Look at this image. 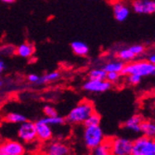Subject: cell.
Instances as JSON below:
<instances>
[{"mask_svg":"<svg viewBox=\"0 0 155 155\" xmlns=\"http://www.w3.org/2000/svg\"><path fill=\"white\" fill-rule=\"evenodd\" d=\"M95 110V106L91 101H83L69 112L65 121L71 124H83Z\"/></svg>","mask_w":155,"mask_h":155,"instance_id":"6da1fadb","label":"cell"},{"mask_svg":"<svg viewBox=\"0 0 155 155\" xmlns=\"http://www.w3.org/2000/svg\"><path fill=\"white\" fill-rule=\"evenodd\" d=\"M123 75L137 74L140 77H147L155 74V65L150 63L148 61H137L128 64H124L120 73Z\"/></svg>","mask_w":155,"mask_h":155,"instance_id":"7a4b0ae2","label":"cell"},{"mask_svg":"<svg viewBox=\"0 0 155 155\" xmlns=\"http://www.w3.org/2000/svg\"><path fill=\"white\" fill-rule=\"evenodd\" d=\"M104 139L105 136L100 125H93L84 127V142L89 150H92L98 144H101Z\"/></svg>","mask_w":155,"mask_h":155,"instance_id":"3957f363","label":"cell"},{"mask_svg":"<svg viewBox=\"0 0 155 155\" xmlns=\"http://www.w3.org/2000/svg\"><path fill=\"white\" fill-rule=\"evenodd\" d=\"M155 141L154 138L141 136L133 140L131 155H154Z\"/></svg>","mask_w":155,"mask_h":155,"instance_id":"277c9868","label":"cell"},{"mask_svg":"<svg viewBox=\"0 0 155 155\" xmlns=\"http://www.w3.org/2000/svg\"><path fill=\"white\" fill-rule=\"evenodd\" d=\"M18 137L22 142L27 144H30L37 140L35 123L28 120L21 123L18 129Z\"/></svg>","mask_w":155,"mask_h":155,"instance_id":"5b68a950","label":"cell"},{"mask_svg":"<svg viewBox=\"0 0 155 155\" xmlns=\"http://www.w3.org/2000/svg\"><path fill=\"white\" fill-rule=\"evenodd\" d=\"M133 140L124 137L111 138V154L112 155H131Z\"/></svg>","mask_w":155,"mask_h":155,"instance_id":"8992f818","label":"cell"},{"mask_svg":"<svg viewBox=\"0 0 155 155\" xmlns=\"http://www.w3.org/2000/svg\"><path fill=\"white\" fill-rule=\"evenodd\" d=\"M25 150L24 146L16 140H7L0 143V155H23Z\"/></svg>","mask_w":155,"mask_h":155,"instance_id":"52a82bcc","label":"cell"},{"mask_svg":"<svg viewBox=\"0 0 155 155\" xmlns=\"http://www.w3.org/2000/svg\"><path fill=\"white\" fill-rule=\"evenodd\" d=\"M111 83L105 80L100 79H89L84 84L83 88L87 92L93 93H103L111 88Z\"/></svg>","mask_w":155,"mask_h":155,"instance_id":"ba28073f","label":"cell"},{"mask_svg":"<svg viewBox=\"0 0 155 155\" xmlns=\"http://www.w3.org/2000/svg\"><path fill=\"white\" fill-rule=\"evenodd\" d=\"M44 153L48 155H69L71 149L61 141H51L48 143L44 149Z\"/></svg>","mask_w":155,"mask_h":155,"instance_id":"9c48e42d","label":"cell"},{"mask_svg":"<svg viewBox=\"0 0 155 155\" xmlns=\"http://www.w3.org/2000/svg\"><path fill=\"white\" fill-rule=\"evenodd\" d=\"M35 130H36V137L37 140L41 142H48L52 139L53 132L50 125L42 123L40 120H37L35 123Z\"/></svg>","mask_w":155,"mask_h":155,"instance_id":"30bf717a","label":"cell"},{"mask_svg":"<svg viewBox=\"0 0 155 155\" xmlns=\"http://www.w3.org/2000/svg\"><path fill=\"white\" fill-rule=\"evenodd\" d=\"M132 9L137 14H153L155 12V2L153 0H135Z\"/></svg>","mask_w":155,"mask_h":155,"instance_id":"8fae6325","label":"cell"},{"mask_svg":"<svg viewBox=\"0 0 155 155\" xmlns=\"http://www.w3.org/2000/svg\"><path fill=\"white\" fill-rule=\"evenodd\" d=\"M112 11L115 20L119 22H124L129 16L130 8L123 1H116L112 4Z\"/></svg>","mask_w":155,"mask_h":155,"instance_id":"7c38bea8","label":"cell"},{"mask_svg":"<svg viewBox=\"0 0 155 155\" xmlns=\"http://www.w3.org/2000/svg\"><path fill=\"white\" fill-rule=\"evenodd\" d=\"M143 121V117L139 114H135L128 118L124 124V127L135 133H140V124Z\"/></svg>","mask_w":155,"mask_h":155,"instance_id":"4fadbf2b","label":"cell"},{"mask_svg":"<svg viewBox=\"0 0 155 155\" xmlns=\"http://www.w3.org/2000/svg\"><path fill=\"white\" fill-rule=\"evenodd\" d=\"M111 138L112 137H105L103 141L98 144L96 148L91 150L92 154L95 155H110L111 154Z\"/></svg>","mask_w":155,"mask_h":155,"instance_id":"5bb4252c","label":"cell"},{"mask_svg":"<svg viewBox=\"0 0 155 155\" xmlns=\"http://www.w3.org/2000/svg\"><path fill=\"white\" fill-rule=\"evenodd\" d=\"M140 133L148 137L154 138L155 137V124L151 120H144L140 124Z\"/></svg>","mask_w":155,"mask_h":155,"instance_id":"9a60e30c","label":"cell"},{"mask_svg":"<svg viewBox=\"0 0 155 155\" xmlns=\"http://www.w3.org/2000/svg\"><path fill=\"white\" fill-rule=\"evenodd\" d=\"M72 49L74 51V54H76L77 56H81V57H84V56H87L89 52V48L88 46L84 43V42L81 41H74L71 44Z\"/></svg>","mask_w":155,"mask_h":155,"instance_id":"2e32d148","label":"cell"},{"mask_svg":"<svg viewBox=\"0 0 155 155\" xmlns=\"http://www.w3.org/2000/svg\"><path fill=\"white\" fill-rule=\"evenodd\" d=\"M34 46L28 43H22L16 48V53L21 58H30L34 54Z\"/></svg>","mask_w":155,"mask_h":155,"instance_id":"e0dca14e","label":"cell"},{"mask_svg":"<svg viewBox=\"0 0 155 155\" xmlns=\"http://www.w3.org/2000/svg\"><path fill=\"white\" fill-rule=\"evenodd\" d=\"M124 62L123 61H110L108 62L106 65H104L102 67V69L104 71L108 72H116V73H121V71L123 70L124 66Z\"/></svg>","mask_w":155,"mask_h":155,"instance_id":"ac0fdd59","label":"cell"},{"mask_svg":"<svg viewBox=\"0 0 155 155\" xmlns=\"http://www.w3.org/2000/svg\"><path fill=\"white\" fill-rule=\"evenodd\" d=\"M61 77V74L59 72H52V73H48L42 76H39V79L37 81V83L35 84H44L47 83H51L54 82L56 80H58Z\"/></svg>","mask_w":155,"mask_h":155,"instance_id":"d6986e66","label":"cell"},{"mask_svg":"<svg viewBox=\"0 0 155 155\" xmlns=\"http://www.w3.org/2000/svg\"><path fill=\"white\" fill-rule=\"evenodd\" d=\"M42 123H45L48 125H61L65 124V118L56 115V116H45L44 118L39 119Z\"/></svg>","mask_w":155,"mask_h":155,"instance_id":"ffe728a7","label":"cell"},{"mask_svg":"<svg viewBox=\"0 0 155 155\" xmlns=\"http://www.w3.org/2000/svg\"><path fill=\"white\" fill-rule=\"evenodd\" d=\"M101 120V115L95 110L87 117V119L84 122L83 124H84V127H87V126H93V125H100Z\"/></svg>","mask_w":155,"mask_h":155,"instance_id":"44dd1931","label":"cell"},{"mask_svg":"<svg viewBox=\"0 0 155 155\" xmlns=\"http://www.w3.org/2000/svg\"><path fill=\"white\" fill-rule=\"evenodd\" d=\"M117 57L120 61H134L137 56L135 54L132 53V51L129 48H124L122 50H120L117 54Z\"/></svg>","mask_w":155,"mask_h":155,"instance_id":"7402d4cb","label":"cell"},{"mask_svg":"<svg viewBox=\"0 0 155 155\" xmlns=\"http://www.w3.org/2000/svg\"><path fill=\"white\" fill-rule=\"evenodd\" d=\"M5 119L7 122L12 124H21L27 120V118L24 115L18 114V112H10V114H8Z\"/></svg>","mask_w":155,"mask_h":155,"instance_id":"603a6c76","label":"cell"},{"mask_svg":"<svg viewBox=\"0 0 155 155\" xmlns=\"http://www.w3.org/2000/svg\"><path fill=\"white\" fill-rule=\"evenodd\" d=\"M107 75V72L104 71L102 68L101 69H94L89 73V79H100L105 80Z\"/></svg>","mask_w":155,"mask_h":155,"instance_id":"cb8c5ba5","label":"cell"},{"mask_svg":"<svg viewBox=\"0 0 155 155\" xmlns=\"http://www.w3.org/2000/svg\"><path fill=\"white\" fill-rule=\"evenodd\" d=\"M129 49L132 51L133 54H135L136 56H140L142 55L144 52H145V46L143 45H133L129 48Z\"/></svg>","mask_w":155,"mask_h":155,"instance_id":"d4e9b609","label":"cell"},{"mask_svg":"<svg viewBox=\"0 0 155 155\" xmlns=\"http://www.w3.org/2000/svg\"><path fill=\"white\" fill-rule=\"evenodd\" d=\"M119 78H120V73H116V72H108L106 75V80L111 84L116 83L119 80Z\"/></svg>","mask_w":155,"mask_h":155,"instance_id":"484cf974","label":"cell"},{"mask_svg":"<svg viewBox=\"0 0 155 155\" xmlns=\"http://www.w3.org/2000/svg\"><path fill=\"white\" fill-rule=\"evenodd\" d=\"M43 111L46 116H56L58 115V112L56 110V109L50 105H46L44 106V109H43Z\"/></svg>","mask_w":155,"mask_h":155,"instance_id":"4316f807","label":"cell"},{"mask_svg":"<svg viewBox=\"0 0 155 155\" xmlns=\"http://www.w3.org/2000/svg\"><path fill=\"white\" fill-rule=\"evenodd\" d=\"M127 76H128L127 81L130 84H132V86H137L138 84H140L141 79H142V77H140L139 75H137V74H129Z\"/></svg>","mask_w":155,"mask_h":155,"instance_id":"83f0119b","label":"cell"},{"mask_svg":"<svg viewBox=\"0 0 155 155\" xmlns=\"http://www.w3.org/2000/svg\"><path fill=\"white\" fill-rule=\"evenodd\" d=\"M0 52H1L5 56L12 55L14 53H16V48H14L13 46H6V47H4V48H1Z\"/></svg>","mask_w":155,"mask_h":155,"instance_id":"f1b7e54d","label":"cell"},{"mask_svg":"<svg viewBox=\"0 0 155 155\" xmlns=\"http://www.w3.org/2000/svg\"><path fill=\"white\" fill-rule=\"evenodd\" d=\"M38 79H39V75H37L35 74H31L28 75V81L32 84H35L37 83Z\"/></svg>","mask_w":155,"mask_h":155,"instance_id":"f546056e","label":"cell"},{"mask_svg":"<svg viewBox=\"0 0 155 155\" xmlns=\"http://www.w3.org/2000/svg\"><path fill=\"white\" fill-rule=\"evenodd\" d=\"M148 61L151 64H155V55L154 54H151L148 57Z\"/></svg>","mask_w":155,"mask_h":155,"instance_id":"4dcf8cb0","label":"cell"},{"mask_svg":"<svg viewBox=\"0 0 155 155\" xmlns=\"http://www.w3.org/2000/svg\"><path fill=\"white\" fill-rule=\"evenodd\" d=\"M5 69H6V65L4 63V61H0V74H1L5 71Z\"/></svg>","mask_w":155,"mask_h":155,"instance_id":"1f68e13d","label":"cell"},{"mask_svg":"<svg viewBox=\"0 0 155 155\" xmlns=\"http://www.w3.org/2000/svg\"><path fill=\"white\" fill-rule=\"evenodd\" d=\"M2 2H4V3H13L15 0H1Z\"/></svg>","mask_w":155,"mask_h":155,"instance_id":"d6a6232c","label":"cell"},{"mask_svg":"<svg viewBox=\"0 0 155 155\" xmlns=\"http://www.w3.org/2000/svg\"><path fill=\"white\" fill-rule=\"evenodd\" d=\"M3 86H4V82L2 80H0V88H1Z\"/></svg>","mask_w":155,"mask_h":155,"instance_id":"836d02e7","label":"cell"}]
</instances>
